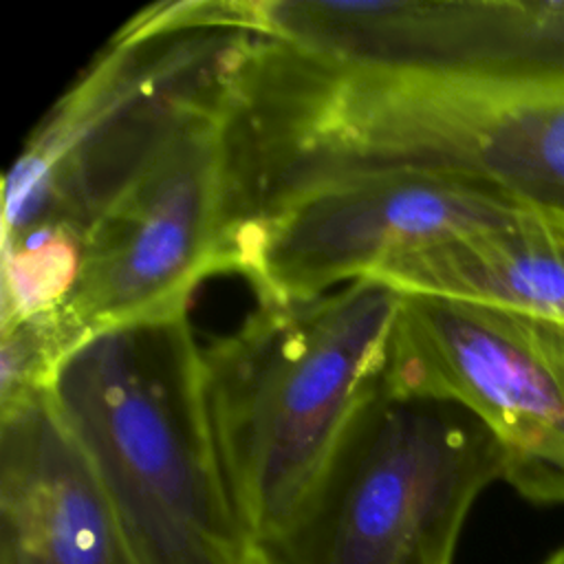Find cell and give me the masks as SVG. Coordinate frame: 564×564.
<instances>
[{
  "instance_id": "cell-5",
  "label": "cell",
  "mask_w": 564,
  "mask_h": 564,
  "mask_svg": "<svg viewBox=\"0 0 564 564\" xmlns=\"http://www.w3.org/2000/svg\"><path fill=\"white\" fill-rule=\"evenodd\" d=\"M500 192L427 172H372L291 192L240 220L223 271L249 280L260 304L326 295L388 260L522 220Z\"/></svg>"
},
{
  "instance_id": "cell-7",
  "label": "cell",
  "mask_w": 564,
  "mask_h": 564,
  "mask_svg": "<svg viewBox=\"0 0 564 564\" xmlns=\"http://www.w3.org/2000/svg\"><path fill=\"white\" fill-rule=\"evenodd\" d=\"M361 143L379 170L478 183L564 218V70H390L366 97Z\"/></svg>"
},
{
  "instance_id": "cell-11",
  "label": "cell",
  "mask_w": 564,
  "mask_h": 564,
  "mask_svg": "<svg viewBox=\"0 0 564 564\" xmlns=\"http://www.w3.org/2000/svg\"><path fill=\"white\" fill-rule=\"evenodd\" d=\"M236 564H280V560L271 546L247 540L236 557Z\"/></svg>"
},
{
  "instance_id": "cell-13",
  "label": "cell",
  "mask_w": 564,
  "mask_h": 564,
  "mask_svg": "<svg viewBox=\"0 0 564 564\" xmlns=\"http://www.w3.org/2000/svg\"><path fill=\"white\" fill-rule=\"evenodd\" d=\"M553 218H557V216H553ZM557 220H560V223H562V225H564V218H557Z\"/></svg>"
},
{
  "instance_id": "cell-12",
  "label": "cell",
  "mask_w": 564,
  "mask_h": 564,
  "mask_svg": "<svg viewBox=\"0 0 564 564\" xmlns=\"http://www.w3.org/2000/svg\"><path fill=\"white\" fill-rule=\"evenodd\" d=\"M540 564H564V544L560 549H555L553 553H549Z\"/></svg>"
},
{
  "instance_id": "cell-8",
  "label": "cell",
  "mask_w": 564,
  "mask_h": 564,
  "mask_svg": "<svg viewBox=\"0 0 564 564\" xmlns=\"http://www.w3.org/2000/svg\"><path fill=\"white\" fill-rule=\"evenodd\" d=\"M234 26L350 64L467 75L564 70V2H229Z\"/></svg>"
},
{
  "instance_id": "cell-1",
  "label": "cell",
  "mask_w": 564,
  "mask_h": 564,
  "mask_svg": "<svg viewBox=\"0 0 564 564\" xmlns=\"http://www.w3.org/2000/svg\"><path fill=\"white\" fill-rule=\"evenodd\" d=\"M256 33L205 0L137 13L29 137L4 181L2 322L57 306L95 220L192 123L225 110Z\"/></svg>"
},
{
  "instance_id": "cell-2",
  "label": "cell",
  "mask_w": 564,
  "mask_h": 564,
  "mask_svg": "<svg viewBox=\"0 0 564 564\" xmlns=\"http://www.w3.org/2000/svg\"><path fill=\"white\" fill-rule=\"evenodd\" d=\"M403 293L359 278L335 293L260 304L203 350L205 394L247 540L275 546L383 383Z\"/></svg>"
},
{
  "instance_id": "cell-10",
  "label": "cell",
  "mask_w": 564,
  "mask_h": 564,
  "mask_svg": "<svg viewBox=\"0 0 564 564\" xmlns=\"http://www.w3.org/2000/svg\"><path fill=\"white\" fill-rule=\"evenodd\" d=\"M372 280L564 324V225L542 212L397 256Z\"/></svg>"
},
{
  "instance_id": "cell-9",
  "label": "cell",
  "mask_w": 564,
  "mask_h": 564,
  "mask_svg": "<svg viewBox=\"0 0 564 564\" xmlns=\"http://www.w3.org/2000/svg\"><path fill=\"white\" fill-rule=\"evenodd\" d=\"M2 564H137L48 392L0 412Z\"/></svg>"
},
{
  "instance_id": "cell-3",
  "label": "cell",
  "mask_w": 564,
  "mask_h": 564,
  "mask_svg": "<svg viewBox=\"0 0 564 564\" xmlns=\"http://www.w3.org/2000/svg\"><path fill=\"white\" fill-rule=\"evenodd\" d=\"M48 399L137 564H236L247 535L218 458L187 308L95 333L59 364Z\"/></svg>"
},
{
  "instance_id": "cell-6",
  "label": "cell",
  "mask_w": 564,
  "mask_h": 564,
  "mask_svg": "<svg viewBox=\"0 0 564 564\" xmlns=\"http://www.w3.org/2000/svg\"><path fill=\"white\" fill-rule=\"evenodd\" d=\"M229 106L192 123L88 229L66 297L46 313L66 357L106 328L187 308L223 271L231 229Z\"/></svg>"
},
{
  "instance_id": "cell-4",
  "label": "cell",
  "mask_w": 564,
  "mask_h": 564,
  "mask_svg": "<svg viewBox=\"0 0 564 564\" xmlns=\"http://www.w3.org/2000/svg\"><path fill=\"white\" fill-rule=\"evenodd\" d=\"M498 478L502 449L471 412L381 383L271 549L280 564H452L471 505Z\"/></svg>"
}]
</instances>
